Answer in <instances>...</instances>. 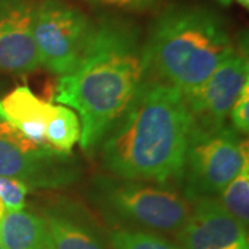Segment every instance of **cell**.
Here are the masks:
<instances>
[{
    "mask_svg": "<svg viewBox=\"0 0 249 249\" xmlns=\"http://www.w3.org/2000/svg\"><path fill=\"white\" fill-rule=\"evenodd\" d=\"M148 76L145 42L121 19L94 24L88 47L71 72L58 78L55 100L76 112L80 147L93 152Z\"/></svg>",
    "mask_w": 249,
    "mask_h": 249,
    "instance_id": "obj_1",
    "label": "cell"
},
{
    "mask_svg": "<svg viewBox=\"0 0 249 249\" xmlns=\"http://www.w3.org/2000/svg\"><path fill=\"white\" fill-rule=\"evenodd\" d=\"M193 118L178 90L147 76L101 142V160L112 175L165 184L183 178Z\"/></svg>",
    "mask_w": 249,
    "mask_h": 249,
    "instance_id": "obj_2",
    "label": "cell"
},
{
    "mask_svg": "<svg viewBox=\"0 0 249 249\" xmlns=\"http://www.w3.org/2000/svg\"><path fill=\"white\" fill-rule=\"evenodd\" d=\"M232 52L231 36L216 13L201 6H172L155 19L145 42L148 76L186 96Z\"/></svg>",
    "mask_w": 249,
    "mask_h": 249,
    "instance_id": "obj_3",
    "label": "cell"
},
{
    "mask_svg": "<svg viewBox=\"0 0 249 249\" xmlns=\"http://www.w3.org/2000/svg\"><path fill=\"white\" fill-rule=\"evenodd\" d=\"M89 188L91 201L108 217L154 231L178 232L191 211L186 196L163 184L96 176Z\"/></svg>",
    "mask_w": 249,
    "mask_h": 249,
    "instance_id": "obj_4",
    "label": "cell"
},
{
    "mask_svg": "<svg viewBox=\"0 0 249 249\" xmlns=\"http://www.w3.org/2000/svg\"><path fill=\"white\" fill-rule=\"evenodd\" d=\"M248 158V144L231 124L193 126L187 147L183 178L186 198L216 196L223 191Z\"/></svg>",
    "mask_w": 249,
    "mask_h": 249,
    "instance_id": "obj_5",
    "label": "cell"
},
{
    "mask_svg": "<svg viewBox=\"0 0 249 249\" xmlns=\"http://www.w3.org/2000/svg\"><path fill=\"white\" fill-rule=\"evenodd\" d=\"M0 176L28 188H64L79 180L80 166L71 154L29 140L0 118Z\"/></svg>",
    "mask_w": 249,
    "mask_h": 249,
    "instance_id": "obj_6",
    "label": "cell"
},
{
    "mask_svg": "<svg viewBox=\"0 0 249 249\" xmlns=\"http://www.w3.org/2000/svg\"><path fill=\"white\" fill-rule=\"evenodd\" d=\"M94 24L82 11L62 0H40L36 4L34 40L40 65L62 76L83 55Z\"/></svg>",
    "mask_w": 249,
    "mask_h": 249,
    "instance_id": "obj_7",
    "label": "cell"
},
{
    "mask_svg": "<svg viewBox=\"0 0 249 249\" xmlns=\"http://www.w3.org/2000/svg\"><path fill=\"white\" fill-rule=\"evenodd\" d=\"M248 72L247 54L234 49L204 83L183 96L194 126L214 127L226 124L232 104L248 83Z\"/></svg>",
    "mask_w": 249,
    "mask_h": 249,
    "instance_id": "obj_8",
    "label": "cell"
},
{
    "mask_svg": "<svg viewBox=\"0 0 249 249\" xmlns=\"http://www.w3.org/2000/svg\"><path fill=\"white\" fill-rule=\"evenodd\" d=\"M191 211L178 231L181 249H249L245 227L214 196L188 201Z\"/></svg>",
    "mask_w": 249,
    "mask_h": 249,
    "instance_id": "obj_9",
    "label": "cell"
},
{
    "mask_svg": "<svg viewBox=\"0 0 249 249\" xmlns=\"http://www.w3.org/2000/svg\"><path fill=\"white\" fill-rule=\"evenodd\" d=\"M36 0H0V71L28 73L40 62L34 40Z\"/></svg>",
    "mask_w": 249,
    "mask_h": 249,
    "instance_id": "obj_10",
    "label": "cell"
},
{
    "mask_svg": "<svg viewBox=\"0 0 249 249\" xmlns=\"http://www.w3.org/2000/svg\"><path fill=\"white\" fill-rule=\"evenodd\" d=\"M54 107L34 94L28 86H18L0 101V118L29 140L47 144L46 127L53 116Z\"/></svg>",
    "mask_w": 249,
    "mask_h": 249,
    "instance_id": "obj_11",
    "label": "cell"
},
{
    "mask_svg": "<svg viewBox=\"0 0 249 249\" xmlns=\"http://www.w3.org/2000/svg\"><path fill=\"white\" fill-rule=\"evenodd\" d=\"M43 219L54 249H106L96 229L75 205H54Z\"/></svg>",
    "mask_w": 249,
    "mask_h": 249,
    "instance_id": "obj_12",
    "label": "cell"
},
{
    "mask_svg": "<svg viewBox=\"0 0 249 249\" xmlns=\"http://www.w3.org/2000/svg\"><path fill=\"white\" fill-rule=\"evenodd\" d=\"M0 241L4 249H54L45 219L24 209L4 213Z\"/></svg>",
    "mask_w": 249,
    "mask_h": 249,
    "instance_id": "obj_13",
    "label": "cell"
},
{
    "mask_svg": "<svg viewBox=\"0 0 249 249\" xmlns=\"http://www.w3.org/2000/svg\"><path fill=\"white\" fill-rule=\"evenodd\" d=\"M80 139V122L76 112L67 106H55L46 127V142L57 151L70 154Z\"/></svg>",
    "mask_w": 249,
    "mask_h": 249,
    "instance_id": "obj_14",
    "label": "cell"
},
{
    "mask_svg": "<svg viewBox=\"0 0 249 249\" xmlns=\"http://www.w3.org/2000/svg\"><path fill=\"white\" fill-rule=\"evenodd\" d=\"M224 209L247 227L249 222V162L244 160L235 178L219 194Z\"/></svg>",
    "mask_w": 249,
    "mask_h": 249,
    "instance_id": "obj_15",
    "label": "cell"
},
{
    "mask_svg": "<svg viewBox=\"0 0 249 249\" xmlns=\"http://www.w3.org/2000/svg\"><path fill=\"white\" fill-rule=\"evenodd\" d=\"M112 249H181L154 232L134 229H118L109 234Z\"/></svg>",
    "mask_w": 249,
    "mask_h": 249,
    "instance_id": "obj_16",
    "label": "cell"
},
{
    "mask_svg": "<svg viewBox=\"0 0 249 249\" xmlns=\"http://www.w3.org/2000/svg\"><path fill=\"white\" fill-rule=\"evenodd\" d=\"M28 191L29 188L17 178L0 176V199L6 206V211H22L25 208Z\"/></svg>",
    "mask_w": 249,
    "mask_h": 249,
    "instance_id": "obj_17",
    "label": "cell"
},
{
    "mask_svg": "<svg viewBox=\"0 0 249 249\" xmlns=\"http://www.w3.org/2000/svg\"><path fill=\"white\" fill-rule=\"evenodd\" d=\"M231 126L238 133H248L249 130V83H247L230 111Z\"/></svg>",
    "mask_w": 249,
    "mask_h": 249,
    "instance_id": "obj_18",
    "label": "cell"
},
{
    "mask_svg": "<svg viewBox=\"0 0 249 249\" xmlns=\"http://www.w3.org/2000/svg\"><path fill=\"white\" fill-rule=\"evenodd\" d=\"M93 1L115 6V7H122V9L145 10L151 7L157 0H93Z\"/></svg>",
    "mask_w": 249,
    "mask_h": 249,
    "instance_id": "obj_19",
    "label": "cell"
},
{
    "mask_svg": "<svg viewBox=\"0 0 249 249\" xmlns=\"http://www.w3.org/2000/svg\"><path fill=\"white\" fill-rule=\"evenodd\" d=\"M6 212H7V211H6V206H4V204H3V201L0 199V220L3 219V216H4Z\"/></svg>",
    "mask_w": 249,
    "mask_h": 249,
    "instance_id": "obj_20",
    "label": "cell"
},
{
    "mask_svg": "<svg viewBox=\"0 0 249 249\" xmlns=\"http://www.w3.org/2000/svg\"><path fill=\"white\" fill-rule=\"evenodd\" d=\"M238 4H240L241 7H244V9H249V0H235Z\"/></svg>",
    "mask_w": 249,
    "mask_h": 249,
    "instance_id": "obj_21",
    "label": "cell"
},
{
    "mask_svg": "<svg viewBox=\"0 0 249 249\" xmlns=\"http://www.w3.org/2000/svg\"><path fill=\"white\" fill-rule=\"evenodd\" d=\"M220 6H224V7H227V6H230L232 3V0H216Z\"/></svg>",
    "mask_w": 249,
    "mask_h": 249,
    "instance_id": "obj_22",
    "label": "cell"
},
{
    "mask_svg": "<svg viewBox=\"0 0 249 249\" xmlns=\"http://www.w3.org/2000/svg\"><path fill=\"white\" fill-rule=\"evenodd\" d=\"M0 249H4L3 248V245H1V241H0Z\"/></svg>",
    "mask_w": 249,
    "mask_h": 249,
    "instance_id": "obj_23",
    "label": "cell"
}]
</instances>
